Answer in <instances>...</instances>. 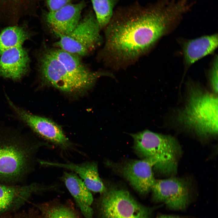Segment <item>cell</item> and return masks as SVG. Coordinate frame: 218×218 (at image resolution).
<instances>
[{"label":"cell","instance_id":"5bb4252c","mask_svg":"<svg viewBox=\"0 0 218 218\" xmlns=\"http://www.w3.org/2000/svg\"><path fill=\"white\" fill-rule=\"evenodd\" d=\"M41 165L66 169L74 172L82 180L88 188L94 192L104 193L106 188L99 176L97 164L86 162L80 164L60 163L38 160Z\"/></svg>","mask_w":218,"mask_h":218},{"label":"cell","instance_id":"52a82bcc","mask_svg":"<svg viewBox=\"0 0 218 218\" xmlns=\"http://www.w3.org/2000/svg\"><path fill=\"white\" fill-rule=\"evenodd\" d=\"M103 194L99 207L101 218H150L154 210L139 203L125 190L113 189Z\"/></svg>","mask_w":218,"mask_h":218},{"label":"cell","instance_id":"ffe728a7","mask_svg":"<svg viewBox=\"0 0 218 218\" xmlns=\"http://www.w3.org/2000/svg\"><path fill=\"white\" fill-rule=\"evenodd\" d=\"M37 207L41 218H78L73 209L63 204L45 203Z\"/></svg>","mask_w":218,"mask_h":218},{"label":"cell","instance_id":"9c48e42d","mask_svg":"<svg viewBox=\"0 0 218 218\" xmlns=\"http://www.w3.org/2000/svg\"><path fill=\"white\" fill-rule=\"evenodd\" d=\"M189 187L186 180L172 177L155 179L151 190L155 201L164 203L170 209L183 210L189 203Z\"/></svg>","mask_w":218,"mask_h":218},{"label":"cell","instance_id":"7c38bea8","mask_svg":"<svg viewBox=\"0 0 218 218\" xmlns=\"http://www.w3.org/2000/svg\"><path fill=\"white\" fill-rule=\"evenodd\" d=\"M156 161L153 158L130 161L123 169L124 177L140 193L145 195L151 190L155 181L153 167Z\"/></svg>","mask_w":218,"mask_h":218},{"label":"cell","instance_id":"277c9868","mask_svg":"<svg viewBox=\"0 0 218 218\" xmlns=\"http://www.w3.org/2000/svg\"><path fill=\"white\" fill-rule=\"evenodd\" d=\"M183 106L176 119L187 130L201 138L215 137L218 134V97L200 85L191 82L187 85Z\"/></svg>","mask_w":218,"mask_h":218},{"label":"cell","instance_id":"8992f818","mask_svg":"<svg viewBox=\"0 0 218 218\" xmlns=\"http://www.w3.org/2000/svg\"><path fill=\"white\" fill-rule=\"evenodd\" d=\"M100 29L94 14L90 13L71 32L57 35L59 39L55 45L77 56L85 55L100 43Z\"/></svg>","mask_w":218,"mask_h":218},{"label":"cell","instance_id":"30bf717a","mask_svg":"<svg viewBox=\"0 0 218 218\" xmlns=\"http://www.w3.org/2000/svg\"><path fill=\"white\" fill-rule=\"evenodd\" d=\"M36 183L11 185L0 183V216L18 210L34 194L47 190Z\"/></svg>","mask_w":218,"mask_h":218},{"label":"cell","instance_id":"cb8c5ba5","mask_svg":"<svg viewBox=\"0 0 218 218\" xmlns=\"http://www.w3.org/2000/svg\"><path fill=\"white\" fill-rule=\"evenodd\" d=\"M157 218H181L177 216L162 215L158 217Z\"/></svg>","mask_w":218,"mask_h":218},{"label":"cell","instance_id":"44dd1931","mask_svg":"<svg viewBox=\"0 0 218 218\" xmlns=\"http://www.w3.org/2000/svg\"><path fill=\"white\" fill-rule=\"evenodd\" d=\"M218 56L214 58L209 73V81L213 93L217 94L218 93Z\"/></svg>","mask_w":218,"mask_h":218},{"label":"cell","instance_id":"4fadbf2b","mask_svg":"<svg viewBox=\"0 0 218 218\" xmlns=\"http://www.w3.org/2000/svg\"><path fill=\"white\" fill-rule=\"evenodd\" d=\"M1 55L0 77L17 81L28 72L30 59L28 51L22 45L9 48Z\"/></svg>","mask_w":218,"mask_h":218},{"label":"cell","instance_id":"2e32d148","mask_svg":"<svg viewBox=\"0 0 218 218\" xmlns=\"http://www.w3.org/2000/svg\"><path fill=\"white\" fill-rule=\"evenodd\" d=\"M218 45L217 34L203 36L185 42L183 49L186 65L189 67L200 59L213 53Z\"/></svg>","mask_w":218,"mask_h":218},{"label":"cell","instance_id":"ac0fdd59","mask_svg":"<svg viewBox=\"0 0 218 218\" xmlns=\"http://www.w3.org/2000/svg\"><path fill=\"white\" fill-rule=\"evenodd\" d=\"M37 1L0 0V19H17L26 15Z\"/></svg>","mask_w":218,"mask_h":218},{"label":"cell","instance_id":"d6986e66","mask_svg":"<svg viewBox=\"0 0 218 218\" xmlns=\"http://www.w3.org/2000/svg\"><path fill=\"white\" fill-rule=\"evenodd\" d=\"M90 0L100 29L106 27L111 19L115 7L121 0Z\"/></svg>","mask_w":218,"mask_h":218},{"label":"cell","instance_id":"3957f363","mask_svg":"<svg viewBox=\"0 0 218 218\" xmlns=\"http://www.w3.org/2000/svg\"><path fill=\"white\" fill-rule=\"evenodd\" d=\"M49 145L28 134L0 127V183L24 184L33 171L39 149Z\"/></svg>","mask_w":218,"mask_h":218},{"label":"cell","instance_id":"9a60e30c","mask_svg":"<svg viewBox=\"0 0 218 218\" xmlns=\"http://www.w3.org/2000/svg\"><path fill=\"white\" fill-rule=\"evenodd\" d=\"M61 179L84 218H93L94 212L91 206L93 196L83 180L76 173L67 172L64 173Z\"/></svg>","mask_w":218,"mask_h":218},{"label":"cell","instance_id":"5b68a950","mask_svg":"<svg viewBox=\"0 0 218 218\" xmlns=\"http://www.w3.org/2000/svg\"><path fill=\"white\" fill-rule=\"evenodd\" d=\"M130 135L136 152L144 158L154 159L156 164L154 167L156 169L166 174L176 171L181 150L174 137L148 130Z\"/></svg>","mask_w":218,"mask_h":218},{"label":"cell","instance_id":"8fae6325","mask_svg":"<svg viewBox=\"0 0 218 218\" xmlns=\"http://www.w3.org/2000/svg\"><path fill=\"white\" fill-rule=\"evenodd\" d=\"M85 3L82 1L75 4H68L45 15L46 21L56 35H65L71 32L80 21Z\"/></svg>","mask_w":218,"mask_h":218},{"label":"cell","instance_id":"603a6c76","mask_svg":"<svg viewBox=\"0 0 218 218\" xmlns=\"http://www.w3.org/2000/svg\"><path fill=\"white\" fill-rule=\"evenodd\" d=\"M73 0H45L49 12L57 10L71 3Z\"/></svg>","mask_w":218,"mask_h":218},{"label":"cell","instance_id":"7a4b0ae2","mask_svg":"<svg viewBox=\"0 0 218 218\" xmlns=\"http://www.w3.org/2000/svg\"><path fill=\"white\" fill-rule=\"evenodd\" d=\"M38 68L44 82L70 94H83L92 88L100 77L111 76L107 72L90 70L71 54L63 53L56 57L53 49L41 54Z\"/></svg>","mask_w":218,"mask_h":218},{"label":"cell","instance_id":"e0dca14e","mask_svg":"<svg viewBox=\"0 0 218 218\" xmlns=\"http://www.w3.org/2000/svg\"><path fill=\"white\" fill-rule=\"evenodd\" d=\"M31 36L24 26H13L4 29L0 33V54L11 48L22 44Z\"/></svg>","mask_w":218,"mask_h":218},{"label":"cell","instance_id":"7402d4cb","mask_svg":"<svg viewBox=\"0 0 218 218\" xmlns=\"http://www.w3.org/2000/svg\"><path fill=\"white\" fill-rule=\"evenodd\" d=\"M0 218H41L33 211L18 210L0 216Z\"/></svg>","mask_w":218,"mask_h":218},{"label":"cell","instance_id":"6da1fadb","mask_svg":"<svg viewBox=\"0 0 218 218\" xmlns=\"http://www.w3.org/2000/svg\"><path fill=\"white\" fill-rule=\"evenodd\" d=\"M177 0L138 2L114 11L106 26L104 51L119 63L132 61L147 52L184 15Z\"/></svg>","mask_w":218,"mask_h":218},{"label":"cell","instance_id":"ba28073f","mask_svg":"<svg viewBox=\"0 0 218 218\" xmlns=\"http://www.w3.org/2000/svg\"><path fill=\"white\" fill-rule=\"evenodd\" d=\"M6 98L17 118L38 135L63 149L71 146L70 142L57 124L46 117L30 113L14 104L7 96Z\"/></svg>","mask_w":218,"mask_h":218}]
</instances>
